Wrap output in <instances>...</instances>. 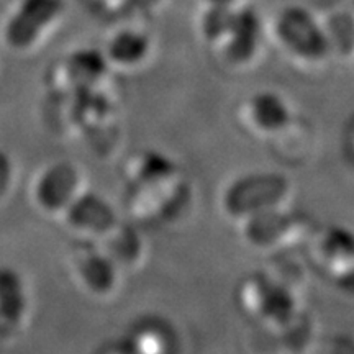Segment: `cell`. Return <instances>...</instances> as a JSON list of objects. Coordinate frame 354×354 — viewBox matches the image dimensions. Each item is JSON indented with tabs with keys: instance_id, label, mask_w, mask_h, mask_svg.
Segmentation results:
<instances>
[{
	"instance_id": "cell-1",
	"label": "cell",
	"mask_w": 354,
	"mask_h": 354,
	"mask_svg": "<svg viewBox=\"0 0 354 354\" xmlns=\"http://www.w3.org/2000/svg\"><path fill=\"white\" fill-rule=\"evenodd\" d=\"M125 207L135 223L167 227L183 218L192 202L187 172L171 154L143 148L122 167Z\"/></svg>"
},
{
	"instance_id": "cell-2",
	"label": "cell",
	"mask_w": 354,
	"mask_h": 354,
	"mask_svg": "<svg viewBox=\"0 0 354 354\" xmlns=\"http://www.w3.org/2000/svg\"><path fill=\"white\" fill-rule=\"evenodd\" d=\"M294 185L286 174L269 169L246 171L225 183L218 196V209L233 227L261 212L292 205Z\"/></svg>"
},
{
	"instance_id": "cell-3",
	"label": "cell",
	"mask_w": 354,
	"mask_h": 354,
	"mask_svg": "<svg viewBox=\"0 0 354 354\" xmlns=\"http://www.w3.org/2000/svg\"><path fill=\"white\" fill-rule=\"evenodd\" d=\"M234 300L246 317L264 328L287 331L302 317V300L284 281L258 271L240 279Z\"/></svg>"
},
{
	"instance_id": "cell-4",
	"label": "cell",
	"mask_w": 354,
	"mask_h": 354,
	"mask_svg": "<svg viewBox=\"0 0 354 354\" xmlns=\"http://www.w3.org/2000/svg\"><path fill=\"white\" fill-rule=\"evenodd\" d=\"M246 248L258 253H279L307 241L312 225L307 216L290 207L261 212L234 225Z\"/></svg>"
},
{
	"instance_id": "cell-5",
	"label": "cell",
	"mask_w": 354,
	"mask_h": 354,
	"mask_svg": "<svg viewBox=\"0 0 354 354\" xmlns=\"http://www.w3.org/2000/svg\"><path fill=\"white\" fill-rule=\"evenodd\" d=\"M236 118L251 138L269 143L289 135L295 125L297 112L289 97L282 92L261 88L240 102Z\"/></svg>"
},
{
	"instance_id": "cell-6",
	"label": "cell",
	"mask_w": 354,
	"mask_h": 354,
	"mask_svg": "<svg viewBox=\"0 0 354 354\" xmlns=\"http://www.w3.org/2000/svg\"><path fill=\"white\" fill-rule=\"evenodd\" d=\"M274 35L282 51L305 68H317L330 55L328 35L304 8H286L274 24Z\"/></svg>"
},
{
	"instance_id": "cell-7",
	"label": "cell",
	"mask_w": 354,
	"mask_h": 354,
	"mask_svg": "<svg viewBox=\"0 0 354 354\" xmlns=\"http://www.w3.org/2000/svg\"><path fill=\"white\" fill-rule=\"evenodd\" d=\"M71 105V120L76 135L92 141L107 138L118 131L120 105L112 87L92 88L66 95Z\"/></svg>"
},
{
	"instance_id": "cell-8",
	"label": "cell",
	"mask_w": 354,
	"mask_h": 354,
	"mask_svg": "<svg viewBox=\"0 0 354 354\" xmlns=\"http://www.w3.org/2000/svg\"><path fill=\"white\" fill-rule=\"evenodd\" d=\"M310 256L320 271L339 287H349L354 279V234L339 227L312 230Z\"/></svg>"
},
{
	"instance_id": "cell-9",
	"label": "cell",
	"mask_w": 354,
	"mask_h": 354,
	"mask_svg": "<svg viewBox=\"0 0 354 354\" xmlns=\"http://www.w3.org/2000/svg\"><path fill=\"white\" fill-rule=\"evenodd\" d=\"M77 284L95 300L110 299L120 289L122 269L95 243L79 241L73 254Z\"/></svg>"
},
{
	"instance_id": "cell-10",
	"label": "cell",
	"mask_w": 354,
	"mask_h": 354,
	"mask_svg": "<svg viewBox=\"0 0 354 354\" xmlns=\"http://www.w3.org/2000/svg\"><path fill=\"white\" fill-rule=\"evenodd\" d=\"M66 227L77 236L79 241L97 243L122 218L112 202L95 190L86 189L64 210Z\"/></svg>"
},
{
	"instance_id": "cell-11",
	"label": "cell",
	"mask_w": 354,
	"mask_h": 354,
	"mask_svg": "<svg viewBox=\"0 0 354 354\" xmlns=\"http://www.w3.org/2000/svg\"><path fill=\"white\" fill-rule=\"evenodd\" d=\"M86 189V177L81 167L73 162L61 161L41 172L35 192L44 210L63 215Z\"/></svg>"
},
{
	"instance_id": "cell-12",
	"label": "cell",
	"mask_w": 354,
	"mask_h": 354,
	"mask_svg": "<svg viewBox=\"0 0 354 354\" xmlns=\"http://www.w3.org/2000/svg\"><path fill=\"white\" fill-rule=\"evenodd\" d=\"M112 73L113 71L102 51H74L61 68L59 91L61 94L71 95L76 92L92 91V88L112 87L110 86Z\"/></svg>"
},
{
	"instance_id": "cell-13",
	"label": "cell",
	"mask_w": 354,
	"mask_h": 354,
	"mask_svg": "<svg viewBox=\"0 0 354 354\" xmlns=\"http://www.w3.org/2000/svg\"><path fill=\"white\" fill-rule=\"evenodd\" d=\"M261 26L253 12H236L228 33L214 44L221 63L228 68H248L258 56Z\"/></svg>"
},
{
	"instance_id": "cell-14",
	"label": "cell",
	"mask_w": 354,
	"mask_h": 354,
	"mask_svg": "<svg viewBox=\"0 0 354 354\" xmlns=\"http://www.w3.org/2000/svg\"><path fill=\"white\" fill-rule=\"evenodd\" d=\"M59 10V0H25L8 24V41L19 48L32 44L44 26L56 19Z\"/></svg>"
},
{
	"instance_id": "cell-15",
	"label": "cell",
	"mask_w": 354,
	"mask_h": 354,
	"mask_svg": "<svg viewBox=\"0 0 354 354\" xmlns=\"http://www.w3.org/2000/svg\"><path fill=\"white\" fill-rule=\"evenodd\" d=\"M151 51L153 41L148 35L140 30L123 28L109 38L102 53L112 71H135L146 64Z\"/></svg>"
},
{
	"instance_id": "cell-16",
	"label": "cell",
	"mask_w": 354,
	"mask_h": 354,
	"mask_svg": "<svg viewBox=\"0 0 354 354\" xmlns=\"http://www.w3.org/2000/svg\"><path fill=\"white\" fill-rule=\"evenodd\" d=\"M122 271L133 269L145 259V241L135 225L120 220L110 232L95 243Z\"/></svg>"
},
{
	"instance_id": "cell-17",
	"label": "cell",
	"mask_w": 354,
	"mask_h": 354,
	"mask_svg": "<svg viewBox=\"0 0 354 354\" xmlns=\"http://www.w3.org/2000/svg\"><path fill=\"white\" fill-rule=\"evenodd\" d=\"M236 10L233 7H220L210 6L205 15L201 19V35L207 43L214 46L218 43L225 35L228 33L230 26H232Z\"/></svg>"
},
{
	"instance_id": "cell-18",
	"label": "cell",
	"mask_w": 354,
	"mask_h": 354,
	"mask_svg": "<svg viewBox=\"0 0 354 354\" xmlns=\"http://www.w3.org/2000/svg\"><path fill=\"white\" fill-rule=\"evenodd\" d=\"M209 6H220V7H233L236 0H207Z\"/></svg>"
}]
</instances>
